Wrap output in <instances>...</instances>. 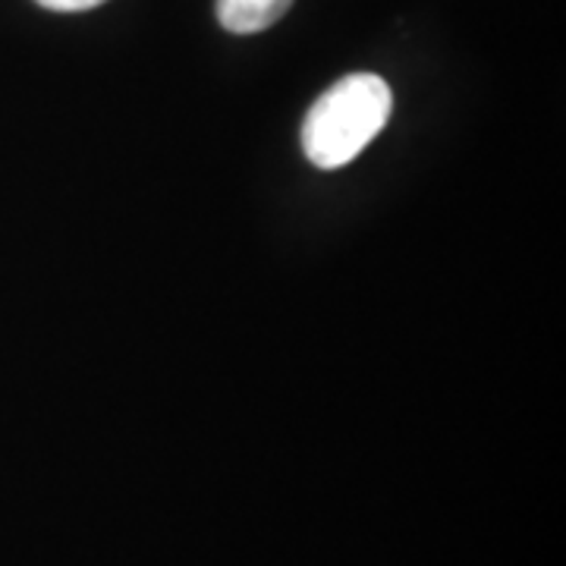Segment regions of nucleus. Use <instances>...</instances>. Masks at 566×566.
I'll return each mask as SVG.
<instances>
[{"instance_id": "f03ea898", "label": "nucleus", "mask_w": 566, "mask_h": 566, "mask_svg": "<svg viewBox=\"0 0 566 566\" xmlns=\"http://www.w3.org/2000/svg\"><path fill=\"white\" fill-rule=\"evenodd\" d=\"M293 0H218V22L233 35H255L283 20Z\"/></svg>"}, {"instance_id": "7ed1b4c3", "label": "nucleus", "mask_w": 566, "mask_h": 566, "mask_svg": "<svg viewBox=\"0 0 566 566\" xmlns=\"http://www.w3.org/2000/svg\"><path fill=\"white\" fill-rule=\"evenodd\" d=\"M44 10H54V13H82V10H92V7H102L104 0H35Z\"/></svg>"}, {"instance_id": "f257e3e1", "label": "nucleus", "mask_w": 566, "mask_h": 566, "mask_svg": "<svg viewBox=\"0 0 566 566\" xmlns=\"http://www.w3.org/2000/svg\"><path fill=\"white\" fill-rule=\"evenodd\" d=\"M390 107L394 95L375 73H353L331 85L303 123L308 161L322 170H337L359 158L365 145L385 129Z\"/></svg>"}]
</instances>
